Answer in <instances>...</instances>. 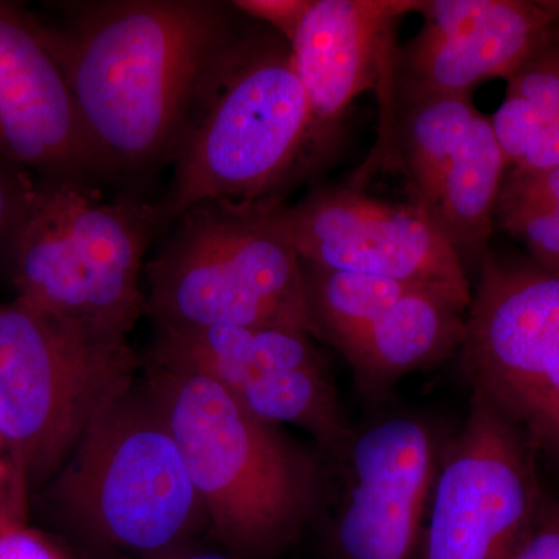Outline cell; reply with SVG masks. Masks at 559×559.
Returning <instances> with one entry per match:
<instances>
[{"mask_svg": "<svg viewBox=\"0 0 559 559\" xmlns=\"http://www.w3.org/2000/svg\"><path fill=\"white\" fill-rule=\"evenodd\" d=\"M162 227L156 204L36 178L9 248L16 299L95 340L128 342L145 312L143 259Z\"/></svg>", "mask_w": 559, "mask_h": 559, "instance_id": "4", "label": "cell"}, {"mask_svg": "<svg viewBox=\"0 0 559 559\" xmlns=\"http://www.w3.org/2000/svg\"><path fill=\"white\" fill-rule=\"evenodd\" d=\"M146 364L215 381L257 418L304 429L337 462L355 433L322 356L304 331L157 329Z\"/></svg>", "mask_w": 559, "mask_h": 559, "instance_id": "9", "label": "cell"}, {"mask_svg": "<svg viewBox=\"0 0 559 559\" xmlns=\"http://www.w3.org/2000/svg\"><path fill=\"white\" fill-rule=\"evenodd\" d=\"M312 0H235L238 13L260 22L290 44L310 10Z\"/></svg>", "mask_w": 559, "mask_h": 559, "instance_id": "23", "label": "cell"}, {"mask_svg": "<svg viewBox=\"0 0 559 559\" xmlns=\"http://www.w3.org/2000/svg\"><path fill=\"white\" fill-rule=\"evenodd\" d=\"M532 447L473 390L468 418L444 444L423 559H507L543 499Z\"/></svg>", "mask_w": 559, "mask_h": 559, "instance_id": "11", "label": "cell"}, {"mask_svg": "<svg viewBox=\"0 0 559 559\" xmlns=\"http://www.w3.org/2000/svg\"><path fill=\"white\" fill-rule=\"evenodd\" d=\"M139 367L128 342L95 340L20 299L0 305V432L31 491L49 484Z\"/></svg>", "mask_w": 559, "mask_h": 559, "instance_id": "7", "label": "cell"}, {"mask_svg": "<svg viewBox=\"0 0 559 559\" xmlns=\"http://www.w3.org/2000/svg\"><path fill=\"white\" fill-rule=\"evenodd\" d=\"M429 423L395 415L353 433L340 459L342 491L331 536L341 559H414L439 471Z\"/></svg>", "mask_w": 559, "mask_h": 559, "instance_id": "13", "label": "cell"}, {"mask_svg": "<svg viewBox=\"0 0 559 559\" xmlns=\"http://www.w3.org/2000/svg\"><path fill=\"white\" fill-rule=\"evenodd\" d=\"M466 312L473 390L559 460V271L489 253Z\"/></svg>", "mask_w": 559, "mask_h": 559, "instance_id": "8", "label": "cell"}, {"mask_svg": "<svg viewBox=\"0 0 559 559\" xmlns=\"http://www.w3.org/2000/svg\"><path fill=\"white\" fill-rule=\"evenodd\" d=\"M164 559H238L229 554H216V551L182 550Z\"/></svg>", "mask_w": 559, "mask_h": 559, "instance_id": "26", "label": "cell"}, {"mask_svg": "<svg viewBox=\"0 0 559 559\" xmlns=\"http://www.w3.org/2000/svg\"><path fill=\"white\" fill-rule=\"evenodd\" d=\"M36 176L0 156V248L9 250Z\"/></svg>", "mask_w": 559, "mask_h": 559, "instance_id": "21", "label": "cell"}, {"mask_svg": "<svg viewBox=\"0 0 559 559\" xmlns=\"http://www.w3.org/2000/svg\"><path fill=\"white\" fill-rule=\"evenodd\" d=\"M44 496L51 513L81 538L132 558L171 557L209 528L145 382H135L92 423Z\"/></svg>", "mask_w": 559, "mask_h": 559, "instance_id": "5", "label": "cell"}, {"mask_svg": "<svg viewBox=\"0 0 559 559\" xmlns=\"http://www.w3.org/2000/svg\"><path fill=\"white\" fill-rule=\"evenodd\" d=\"M238 24L205 76L171 156L162 226L204 201L283 202L319 170L307 95L288 40L266 25Z\"/></svg>", "mask_w": 559, "mask_h": 559, "instance_id": "2", "label": "cell"}, {"mask_svg": "<svg viewBox=\"0 0 559 559\" xmlns=\"http://www.w3.org/2000/svg\"><path fill=\"white\" fill-rule=\"evenodd\" d=\"M559 120V28L507 80L506 98L491 116L509 167L520 164L544 128Z\"/></svg>", "mask_w": 559, "mask_h": 559, "instance_id": "19", "label": "cell"}, {"mask_svg": "<svg viewBox=\"0 0 559 559\" xmlns=\"http://www.w3.org/2000/svg\"><path fill=\"white\" fill-rule=\"evenodd\" d=\"M44 32L109 179L171 160L194 98L237 32L230 3H58Z\"/></svg>", "mask_w": 559, "mask_h": 559, "instance_id": "1", "label": "cell"}, {"mask_svg": "<svg viewBox=\"0 0 559 559\" xmlns=\"http://www.w3.org/2000/svg\"><path fill=\"white\" fill-rule=\"evenodd\" d=\"M466 311L447 294L414 288L337 352L359 389L380 396L412 371L436 366L463 347Z\"/></svg>", "mask_w": 559, "mask_h": 559, "instance_id": "17", "label": "cell"}, {"mask_svg": "<svg viewBox=\"0 0 559 559\" xmlns=\"http://www.w3.org/2000/svg\"><path fill=\"white\" fill-rule=\"evenodd\" d=\"M145 374L221 546L238 559L289 549L323 502L319 452L250 414L209 378L151 364Z\"/></svg>", "mask_w": 559, "mask_h": 559, "instance_id": "3", "label": "cell"}, {"mask_svg": "<svg viewBox=\"0 0 559 559\" xmlns=\"http://www.w3.org/2000/svg\"><path fill=\"white\" fill-rule=\"evenodd\" d=\"M0 156L36 178L109 180L43 22L11 2H0Z\"/></svg>", "mask_w": 559, "mask_h": 559, "instance_id": "15", "label": "cell"}, {"mask_svg": "<svg viewBox=\"0 0 559 559\" xmlns=\"http://www.w3.org/2000/svg\"><path fill=\"white\" fill-rule=\"evenodd\" d=\"M282 202L204 201L171 221L146 264L156 329L259 326L314 334L304 267L271 223Z\"/></svg>", "mask_w": 559, "mask_h": 559, "instance_id": "6", "label": "cell"}, {"mask_svg": "<svg viewBox=\"0 0 559 559\" xmlns=\"http://www.w3.org/2000/svg\"><path fill=\"white\" fill-rule=\"evenodd\" d=\"M0 559H72L27 522L0 525Z\"/></svg>", "mask_w": 559, "mask_h": 559, "instance_id": "25", "label": "cell"}, {"mask_svg": "<svg viewBox=\"0 0 559 559\" xmlns=\"http://www.w3.org/2000/svg\"><path fill=\"white\" fill-rule=\"evenodd\" d=\"M31 492L16 452L0 432V525L27 522Z\"/></svg>", "mask_w": 559, "mask_h": 559, "instance_id": "22", "label": "cell"}, {"mask_svg": "<svg viewBox=\"0 0 559 559\" xmlns=\"http://www.w3.org/2000/svg\"><path fill=\"white\" fill-rule=\"evenodd\" d=\"M381 160L403 173L412 204L436 224L465 270H480L509 164L491 117L473 95H436L396 109Z\"/></svg>", "mask_w": 559, "mask_h": 559, "instance_id": "10", "label": "cell"}, {"mask_svg": "<svg viewBox=\"0 0 559 559\" xmlns=\"http://www.w3.org/2000/svg\"><path fill=\"white\" fill-rule=\"evenodd\" d=\"M271 223L301 263L396 280L447 294L468 310L473 290L457 252L412 202L370 197L362 187H322Z\"/></svg>", "mask_w": 559, "mask_h": 559, "instance_id": "12", "label": "cell"}, {"mask_svg": "<svg viewBox=\"0 0 559 559\" xmlns=\"http://www.w3.org/2000/svg\"><path fill=\"white\" fill-rule=\"evenodd\" d=\"M507 559H559V507L540 499L528 528Z\"/></svg>", "mask_w": 559, "mask_h": 559, "instance_id": "24", "label": "cell"}, {"mask_svg": "<svg viewBox=\"0 0 559 559\" xmlns=\"http://www.w3.org/2000/svg\"><path fill=\"white\" fill-rule=\"evenodd\" d=\"M314 336L340 348L404 294L419 286L356 272L322 270L301 263Z\"/></svg>", "mask_w": 559, "mask_h": 559, "instance_id": "18", "label": "cell"}, {"mask_svg": "<svg viewBox=\"0 0 559 559\" xmlns=\"http://www.w3.org/2000/svg\"><path fill=\"white\" fill-rule=\"evenodd\" d=\"M495 218L496 227L524 246L530 260L559 271V165L507 168Z\"/></svg>", "mask_w": 559, "mask_h": 559, "instance_id": "20", "label": "cell"}, {"mask_svg": "<svg viewBox=\"0 0 559 559\" xmlns=\"http://www.w3.org/2000/svg\"><path fill=\"white\" fill-rule=\"evenodd\" d=\"M418 13L421 28L396 50L393 114L509 80L559 28V0H423Z\"/></svg>", "mask_w": 559, "mask_h": 559, "instance_id": "14", "label": "cell"}, {"mask_svg": "<svg viewBox=\"0 0 559 559\" xmlns=\"http://www.w3.org/2000/svg\"><path fill=\"white\" fill-rule=\"evenodd\" d=\"M421 7L423 0H312L289 47L310 108L318 168L333 153L342 120L364 92H380L381 139L388 138L396 25Z\"/></svg>", "mask_w": 559, "mask_h": 559, "instance_id": "16", "label": "cell"}]
</instances>
